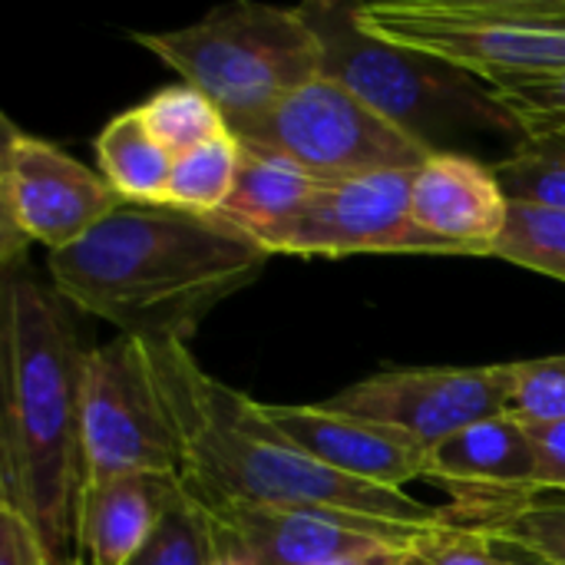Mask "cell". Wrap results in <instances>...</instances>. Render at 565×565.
I'll list each match as a JSON object with an SVG mask.
<instances>
[{"instance_id": "cell-1", "label": "cell", "mask_w": 565, "mask_h": 565, "mask_svg": "<svg viewBox=\"0 0 565 565\" xmlns=\"http://www.w3.org/2000/svg\"><path fill=\"white\" fill-rule=\"evenodd\" d=\"M271 252L222 215L119 202L76 245L46 255L53 291L139 341L189 344L202 318L248 288Z\"/></svg>"}, {"instance_id": "cell-2", "label": "cell", "mask_w": 565, "mask_h": 565, "mask_svg": "<svg viewBox=\"0 0 565 565\" xmlns=\"http://www.w3.org/2000/svg\"><path fill=\"white\" fill-rule=\"evenodd\" d=\"M169 411L182 473L179 483L199 500L315 510L351 523L434 530L447 520L407 490H384L341 477L301 454L262 404L212 377L189 344L142 341Z\"/></svg>"}, {"instance_id": "cell-3", "label": "cell", "mask_w": 565, "mask_h": 565, "mask_svg": "<svg viewBox=\"0 0 565 565\" xmlns=\"http://www.w3.org/2000/svg\"><path fill=\"white\" fill-rule=\"evenodd\" d=\"M63 305L20 258L3 262L0 503L30 520L50 565H76L89 487L83 450L86 348H79Z\"/></svg>"}, {"instance_id": "cell-4", "label": "cell", "mask_w": 565, "mask_h": 565, "mask_svg": "<svg viewBox=\"0 0 565 565\" xmlns=\"http://www.w3.org/2000/svg\"><path fill=\"white\" fill-rule=\"evenodd\" d=\"M298 13L321 43V76L354 93L430 152H450L447 142L467 132L526 139L487 83L437 56L374 36L358 17V3L308 0L298 3Z\"/></svg>"}, {"instance_id": "cell-5", "label": "cell", "mask_w": 565, "mask_h": 565, "mask_svg": "<svg viewBox=\"0 0 565 565\" xmlns=\"http://www.w3.org/2000/svg\"><path fill=\"white\" fill-rule=\"evenodd\" d=\"M132 40L205 93L228 129L321 76V43L298 7L242 0L189 26L146 30Z\"/></svg>"}, {"instance_id": "cell-6", "label": "cell", "mask_w": 565, "mask_h": 565, "mask_svg": "<svg viewBox=\"0 0 565 565\" xmlns=\"http://www.w3.org/2000/svg\"><path fill=\"white\" fill-rule=\"evenodd\" d=\"M361 23L497 86L565 73V0H377Z\"/></svg>"}, {"instance_id": "cell-7", "label": "cell", "mask_w": 565, "mask_h": 565, "mask_svg": "<svg viewBox=\"0 0 565 565\" xmlns=\"http://www.w3.org/2000/svg\"><path fill=\"white\" fill-rule=\"evenodd\" d=\"M228 132L242 149L288 159L321 182L367 172H414L434 156L328 76H315L268 113Z\"/></svg>"}, {"instance_id": "cell-8", "label": "cell", "mask_w": 565, "mask_h": 565, "mask_svg": "<svg viewBox=\"0 0 565 565\" xmlns=\"http://www.w3.org/2000/svg\"><path fill=\"white\" fill-rule=\"evenodd\" d=\"M83 450L89 483L113 477L179 480V440L139 338L119 334L103 348H86Z\"/></svg>"}, {"instance_id": "cell-9", "label": "cell", "mask_w": 565, "mask_h": 565, "mask_svg": "<svg viewBox=\"0 0 565 565\" xmlns=\"http://www.w3.org/2000/svg\"><path fill=\"white\" fill-rule=\"evenodd\" d=\"M3 262L23 258L26 242L43 245L46 255L70 248L122 202L96 169L60 146L23 132L10 119H3Z\"/></svg>"}, {"instance_id": "cell-10", "label": "cell", "mask_w": 565, "mask_h": 565, "mask_svg": "<svg viewBox=\"0 0 565 565\" xmlns=\"http://www.w3.org/2000/svg\"><path fill=\"white\" fill-rule=\"evenodd\" d=\"M414 172H367L331 179L308 205L258 242L271 255H447L411 215Z\"/></svg>"}, {"instance_id": "cell-11", "label": "cell", "mask_w": 565, "mask_h": 565, "mask_svg": "<svg viewBox=\"0 0 565 565\" xmlns=\"http://www.w3.org/2000/svg\"><path fill=\"white\" fill-rule=\"evenodd\" d=\"M516 394V361L483 367H397L371 374L334 397L331 411L391 424L427 450L447 437L510 414Z\"/></svg>"}, {"instance_id": "cell-12", "label": "cell", "mask_w": 565, "mask_h": 565, "mask_svg": "<svg viewBox=\"0 0 565 565\" xmlns=\"http://www.w3.org/2000/svg\"><path fill=\"white\" fill-rule=\"evenodd\" d=\"M424 480L454 500L447 520L490 530L543 497L540 447L526 424L503 414L430 447Z\"/></svg>"}, {"instance_id": "cell-13", "label": "cell", "mask_w": 565, "mask_h": 565, "mask_svg": "<svg viewBox=\"0 0 565 565\" xmlns=\"http://www.w3.org/2000/svg\"><path fill=\"white\" fill-rule=\"evenodd\" d=\"M262 411L301 454L341 477L384 490L424 480L427 447L391 424L331 411L328 404H262Z\"/></svg>"}, {"instance_id": "cell-14", "label": "cell", "mask_w": 565, "mask_h": 565, "mask_svg": "<svg viewBox=\"0 0 565 565\" xmlns=\"http://www.w3.org/2000/svg\"><path fill=\"white\" fill-rule=\"evenodd\" d=\"M510 195L493 166L467 152H434L411 182V215L447 255L493 258L510 222Z\"/></svg>"}, {"instance_id": "cell-15", "label": "cell", "mask_w": 565, "mask_h": 565, "mask_svg": "<svg viewBox=\"0 0 565 565\" xmlns=\"http://www.w3.org/2000/svg\"><path fill=\"white\" fill-rule=\"evenodd\" d=\"M199 500V497H195ZM215 526L252 559V565H321L377 543L407 546L424 530L351 523L315 510L252 507L199 500Z\"/></svg>"}, {"instance_id": "cell-16", "label": "cell", "mask_w": 565, "mask_h": 565, "mask_svg": "<svg viewBox=\"0 0 565 565\" xmlns=\"http://www.w3.org/2000/svg\"><path fill=\"white\" fill-rule=\"evenodd\" d=\"M179 480L113 477L86 487L76 565H132L152 540Z\"/></svg>"}, {"instance_id": "cell-17", "label": "cell", "mask_w": 565, "mask_h": 565, "mask_svg": "<svg viewBox=\"0 0 565 565\" xmlns=\"http://www.w3.org/2000/svg\"><path fill=\"white\" fill-rule=\"evenodd\" d=\"M321 179L308 175L288 159L242 149L238 179L228 205L222 209V218L235 222L252 238H262L281 228L285 222H291L308 205Z\"/></svg>"}, {"instance_id": "cell-18", "label": "cell", "mask_w": 565, "mask_h": 565, "mask_svg": "<svg viewBox=\"0 0 565 565\" xmlns=\"http://www.w3.org/2000/svg\"><path fill=\"white\" fill-rule=\"evenodd\" d=\"M175 156L149 132L139 106L109 119L96 136V172L122 202H162Z\"/></svg>"}, {"instance_id": "cell-19", "label": "cell", "mask_w": 565, "mask_h": 565, "mask_svg": "<svg viewBox=\"0 0 565 565\" xmlns=\"http://www.w3.org/2000/svg\"><path fill=\"white\" fill-rule=\"evenodd\" d=\"M242 166V146L232 132H222L172 162L162 205H175L199 215H222L232 199Z\"/></svg>"}, {"instance_id": "cell-20", "label": "cell", "mask_w": 565, "mask_h": 565, "mask_svg": "<svg viewBox=\"0 0 565 565\" xmlns=\"http://www.w3.org/2000/svg\"><path fill=\"white\" fill-rule=\"evenodd\" d=\"M139 116L149 126V132L172 156H182V152L228 132L222 109L189 83H175V86L152 93L146 103H139Z\"/></svg>"}, {"instance_id": "cell-21", "label": "cell", "mask_w": 565, "mask_h": 565, "mask_svg": "<svg viewBox=\"0 0 565 565\" xmlns=\"http://www.w3.org/2000/svg\"><path fill=\"white\" fill-rule=\"evenodd\" d=\"M493 169L510 202L565 212V136L520 139Z\"/></svg>"}, {"instance_id": "cell-22", "label": "cell", "mask_w": 565, "mask_h": 565, "mask_svg": "<svg viewBox=\"0 0 565 565\" xmlns=\"http://www.w3.org/2000/svg\"><path fill=\"white\" fill-rule=\"evenodd\" d=\"M510 265L526 271L550 275L565 281V212L563 209H540V205H510L507 232L497 245V255Z\"/></svg>"}, {"instance_id": "cell-23", "label": "cell", "mask_w": 565, "mask_h": 565, "mask_svg": "<svg viewBox=\"0 0 565 565\" xmlns=\"http://www.w3.org/2000/svg\"><path fill=\"white\" fill-rule=\"evenodd\" d=\"M212 543H215L212 516L179 483L152 540L132 559V565H209Z\"/></svg>"}, {"instance_id": "cell-24", "label": "cell", "mask_w": 565, "mask_h": 565, "mask_svg": "<svg viewBox=\"0 0 565 565\" xmlns=\"http://www.w3.org/2000/svg\"><path fill=\"white\" fill-rule=\"evenodd\" d=\"M526 553L473 526L444 520L401 550L397 565H523Z\"/></svg>"}, {"instance_id": "cell-25", "label": "cell", "mask_w": 565, "mask_h": 565, "mask_svg": "<svg viewBox=\"0 0 565 565\" xmlns=\"http://www.w3.org/2000/svg\"><path fill=\"white\" fill-rule=\"evenodd\" d=\"M497 103L513 116L526 139L565 136V73L507 79L490 86Z\"/></svg>"}, {"instance_id": "cell-26", "label": "cell", "mask_w": 565, "mask_h": 565, "mask_svg": "<svg viewBox=\"0 0 565 565\" xmlns=\"http://www.w3.org/2000/svg\"><path fill=\"white\" fill-rule=\"evenodd\" d=\"M510 417L526 427H546L565 420V354L516 361V394Z\"/></svg>"}, {"instance_id": "cell-27", "label": "cell", "mask_w": 565, "mask_h": 565, "mask_svg": "<svg viewBox=\"0 0 565 565\" xmlns=\"http://www.w3.org/2000/svg\"><path fill=\"white\" fill-rule=\"evenodd\" d=\"M530 556H540L543 563L565 565V497L536 500L526 510L500 520L497 526L483 530Z\"/></svg>"}, {"instance_id": "cell-28", "label": "cell", "mask_w": 565, "mask_h": 565, "mask_svg": "<svg viewBox=\"0 0 565 565\" xmlns=\"http://www.w3.org/2000/svg\"><path fill=\"white\" fill-rule=\"evenodd\" d=\"M0 565H50L40 533L7 503H0Z\"/></svg>"}, {"instance_id": "cell-29", "label": "cell", "mask_w": 565, "mask_h": 565, "mask_svg": "<svg viewBox=\"0 0 565 565\" xmlns=\"http://www.w3.org/2000/svg\"><path fill=\"white\" fill-rule=\"evenodd\" d=\"M540 447V477H543V493L565 497V420L563 424H546V427H530Z\"/></svg>"}, {"instance_id": "cell-30", "label": "cell", "mask_w": 565, "mask_h": 565, "mask_svg": "<svg viewBox=\"0 0 565 565\" xmlns=\"http://www.w3.org/2000/svg\"><path fill=\"white\" fill-rule=\"evenodd\" d=\"M401 550L404 546L377 543V546H367V550H358V553H348V556H334V559L321 565H397L401 563Z\"/></svg>"}, {"instance_id": "cell-31", "label": "cell", "mask_w": 565, "mask_h": 565, "mask_svg": "<svg viewBox=\"0 0 565 565\" xmlns=\"http://www.w3.org/2000/svg\"><path fill=\"white\" fill-rule=\"evenodd\" d=\"M212 530H215V543H212V556H209V565H252V559L215 526L212 520Z\"/></svg>"}, {"instance_id": "cell-32", "label": "cell", "mask_w": 565, "mask_h": 565, "mask_svg": "<svg viewBox=\"0 0 565 565\" xmlns=\"http://www.w3.org/2000/svg\"><path fill=\"white\" fill-rule=\"evenodd\" d=\"M523 565H550V563H543L540 556H530V553H526V563Z\"/></svg>"}]
</instances>
